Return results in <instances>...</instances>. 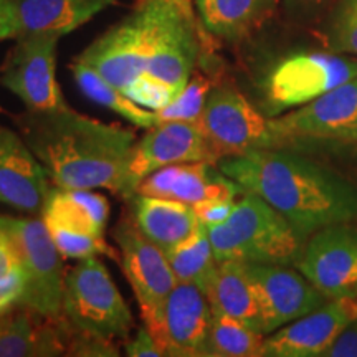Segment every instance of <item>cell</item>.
I'll list each match as a JSON object with an SVG mask.
<instances>
[{"label": "cell", "mask_w": 357, "mask_h": 357, "mask_svg": "<svg viewBox=\"0 0 357 357\" xmlns=\"http://www.w3.org/2000/svg\"><path fill=\"white\" fill-rule=\"evenodd\" d=\"M217 166L287 217L303 238L336 223H357V187L288 147L222 158Z\"/></svg>", "instance_id": "6da1fadb"}, {"label": "cell", "mask_w": 357, "mask_h": 357, "mask_svg": "<svg viewBox=\"0 0 357 357\" xmlns=\"http://www.w3.org/2000/svg\"><path fill=\"white\" fill-rule=\"evenodd\" d=\"M52 184L63 189H106L124 194L126 164L136 134L68 108L13 116Z\"/></svg>", "instance_id": "7a4b0ae2"}, {"label": "cell", "mask_w": 357, "mask_h": 357, "mask_svg": "<svg viewBox=\"0 0 357 357\" xmlns=\"http://www.w3.org/2000/svg\"><path fill=\"white\" fill-rule=\"evenodd\" d=\"M207 227L217 261L238 260L293 266L305 240L287 217L261 197L245 190L225 222Z\"/></svg>", "instance_id": "3957f363"}, {"label": "cell", "mask_w": 357, "mask_h": 357, "mask_svg": "<svg viewBox=\"0 0 357 357\" xmlns=\"http://www.w3.org/2000/svg\"><path fill=\"white\" fill-rule=\"evenodd\" d=\"M61 314L75 331L123 341L131 336L132 312L98 257L78 260L66 273Z\"/></svg>", "instance_id": "277c9868"}, {"label": "cell", "mask_w": 357, "mask_h": 357, "mask_svg": "<svg viewBox=\"0 0 357 357\" xmlns=\"http://www.w3.org/2000/svg\"><path fill=\"white\" fill-rule=\"evenodd\" d=\"M162 6L164 0H134L128 15L84 48L77 60L124 91L146 73Z\"/></svg>", "instance_id": "5b68a950"}, {"label": "cell", "mask_w": 357, "mask_h": 357, "mask_svg": "<svg viewBox=\"0 0 357 357\" xmlns=\"http://www.w3.org/2000/svg\"><path fill=\"white\" fill-rule=\"evenodd\" d=\"M0 229L6 231L15 248L24 271L22 305L47 316L61 314L65 289L63 255L58 252L42 218H19L0 213Z\"/></svg>", "instance_id": "8992f818"}, {"label": "cell", "mask_w": 357, "mask_h": 357, "mask_svg": "<svg viewBox=\"0 0 357 357\" xmlns=\"http://www.w3.org/2000/svg\"><path fill=\"white\" fill-rule=\"evenodd\" d=\"M357 78V58L334 52H300L280 60L265 79L270 118L300 108Z\"/></svg>", "instance_id": "52a82bcc"}, {"label": "cell", "mask_w": 357, "mask_h": 357, "mask_svg": "<svg viewBox=\"0 0 357 357\" xmlns=\"http://www.w3.org/2000/svg\"><path fill=\"white\" fill-rule=\"evenodd\" d=\"M197 126L211 142L218 160L252 151L284 147L271 118H266L229 83L213 84Z\"/></svg>", "instance_id": "ba28073f"}, {"label": "cell", "mask_w": 357, "mask_h": 357, "mask_svg": "<svg viewBox=\"0 0 357 357\" xmlns=\"http://www.w3.org/2000/svg\"><path fill=\"white\" fill-rule=\"evenodd\" d=\"M113 238L119 252V265L139 306L142 323L155 334L167 296L177 284L166 252L137 229L131 215L121 217L116 223Z\"/></svg>", "instance_id": "9c48e42d"}, {"label": "cell", "mask_w": 357, "mask_h": 357, "mask_svg": "<svg viewBox=\"0 0 357 357\" xmlns=\"http://www.w3.org/2000/svg\"><path fill=\"white\" fill-rule=\"evenodd\" d=\"M50 33L22 35L0 68V84L24 102L26 111L42 113L68 108L56 82V45Z\"/></svg>", "instance_id": "30bf717a"}, {"label": "cell", "mask_w": 357, "mask_h": 357, "mask_svg": "<svg viewBox=\"0 0 357 357\" xmlns=\"http://www.w3.org/2000/svg\"><path fill=\"white\" fill-rule=\"evenodd\" d=\"M284 147L303 141H357V78L291 113L271 118Z\"/></svg>", "instance_id": "8fae6325"}, {"label": "cell", "mask_w": 357, "mask_h": 357, "mask_svg": "<svg viewBox=\"0 0 357 357\" xmlns=\"http://www.w3.org/2000/svg\"><path fill=\"white\" fill-rule=\"evenodd\" d=\"M199 160L218 162L211 142L197 124L160 121L146 129L144 136L134 142L126 164L123 197L129 199L134 195V190L142 178L158 169Z\"/></svg>", "instance_id": "7c38bea8"}, {"label": "cell", "mask_w": 357, "mask_h": 357, "mask_svg": "<svg viewBox=\"0 0 357 357\" xmlns=\"http://www.w3.org/2000/svg\"><path fill=\"white\" fill-rule=\"evenodd\" d=\"M296 268L328 300L357 298V223H336L312 234Z\"/></svg>", "instance_id": "4fadbf2b"}, {"label": "cell", "mask_w": 357, "mask_h": 357, "mask_svg": "<svg viewBox=\"0 0 357 357\" xmlns=\"http://www.w3.org/2000/svg\"><path fill=\"white\" fill-rule=\"evenodd\" d=\"M247 268L255 287L265 336L329 301L300 270L265 263H247Z\"/></svg>", "instance_id": "5bb4252c"}, {"label": "cell", "mask_w": 357, "mask_h": 357, "mask_svg": "<svg viewBox=\"0 0 357 357\" xmlns=\"http://www.w3.org/2000/svg\"><path fill=\"white\" fill-rule=\"evenodd\" d=\"M354 321L357 298L329 300L316 311L268 334L263 342V357L326 356Z\"/></svg>", "instance_id": "9a60e30c"}, {"label": "cell", "mask_w": 357, "mask_h": 357, "mask_svg": "<svg viewBox=\"0 0 357 357\" xmlns=\"http://www.w3.org/2000/svg\"><path fill=\"white\" fill-rule=\"evenodd\" d=\"M212 316L204 289L194 283L177 281L164 305L154 337L167 357H204Z\"/></svg>", "instance_id": "2e32d148"}, {"label": "cell", "mask_w": 357, "mask_h": 357, "mask_svg": "<svg viewBox=\"0 0 357 357\" xmlns=\"http://www.w3.org/2000/svg\"><path fill=\"white\" fill-rule=\"evenodd\" d=\"M243 189L207 160L174 164L142 178L134 194L171 199L190 207L215 199H238Z\"/></svg>", "instance_id": "e0dca14e"}, {"label": "cell", "mask_w": 357, "mask_h": 357, "mask_svg": "<svg viewBox=\"0 0 357 357\" xmlns=\"http://www.w3.org/2000/svg\"><path fill=\"white\" fill-rule=\"evenodd\" d=\"M52 181L20 132L0 126V204L42 212Z\"/></svg>", "instance_id": "ac0fdd59"}, {"label": "cell", "mask_w": 357, "mask_h": 357, "mask_svg": "<svg viewBox=\"0 0 357 357\" xmlns=\"http://www.w3.org/2000/svg\"><path fill=\"white\" fill-rule=\"evenodd\" d=\"M73 333L63 316H47L15 303L0 314V357L65 356Z\"/></svg>", "instance_id": "d6986e66"}, {"label": "cell", "mask_w": 357, "mask_h": 357, "mask_svg": "<svg viewBox=\"0 0 357 357\" xmlns=\"http://www.w3.org/2000/svg\"><path fill=\"white\" fill-rule=\"evenodd\" d=\"M22 35L63 37L119 0H10Z\"/></svg>", "instance_id": "ffe728a7"}, {"label": "cell", "mask_w": 357, "mask_h": 357, "mask_svg": "<svg viewBox=\"0 0 357 357\" xmlns=\"http://www.w3.org/2000/svg\"><path fill=\"white\" fill-rule=\"evenodd\" d=\"M128 200L137 229L164 252L189 238L200 225L194 208L177 200L141 194H134Z\"/></svg>", "instance_id": "44dd1931"}, {"label": "cell", "mask_w": 357, "mask_h": 357, "mask_svg": "<svg viewBox=\"0 0 357 357\" xmlns=\"http://www.w3.org/2000/svg\"><path fill=\"white\" fill-rule=\"evenodd\" d=\"M108 218V199L91 189H63L52 184L42 207L43 223L82 231L101 240H106Z\"/></svg>", "instance_id": "7402d4cb"}, {"label": "cell", "mask_w": 357, "mask_h": 357, "mask_svg": "<svg viewBox=\"0 0 357 357\" xmlns=\"http://www.w3.org/2000/svg\"><path fill=\"white\" fill-rule=\"evenodd\" d=\"M204 293L213 312L231 316L261 333L257 293L247 263L238 260L218 261Z\"/></svg>", "instance_id": "603a6c76"}, {"label": "cell", "mask_w": 357, "mask_h": 357, "mask_svg": "<svg viewBox=\"0 0 357 357\" xmlns=\"http://www.w3.org/2000/svg\"><path fill=\"white\" fill-rule=\"evenodd\" d=\"M195 8L213 38L236 43L261 29L275 13L276 0H195Z\"/></svg>", "instance_id": "cb8c5ba5"}, {"label": "cell", "mask_w": 357, "mask_h": 357, "mask_svg": "<svg viewBox=\"0 0 357 357\" xmlns=\"http://www.w3.org/2000/svg\"><path fill=\"white\" fill-rule=\"evenodd\" d=\"M71 71H73L78 88L82 89L84 96H88L98 105L105 106V108L114 111L116 114H119L134 126L149 129L159 123V116L155 111L146 109L137 102H134L131 98L124 95V91L113 86L108 79L102 78L91 66L75 60V63L71 65Z\"/></svg>", "instance_id": "d4e9b609"}, {"label": "cell", "mask_w": 357, "mask_h": 357, "mask_svg": "<svg viewBox=\"0 0 357 357\" xmlns=\"http://www.w3.org/2000/svg\"><path fill=\"white\" fill-rule=\"evenodd\" d=\"M265 337L242 321L213 312L204 357H263Z\"/></svg>", "instance_id": "484cf974"}, {"label": "cell", "mask_w": 357, "mask_h": 357, "mask_svg": "<svg viewBox=\"0 0 357 357\" xmlns=\"http://www.w3.org/2000/svg\"><path fill=\"white\" fill-rule=\"evenodd\" d=\"M166 255L178 283H194L202 289H205L218 263L207 227L202 222L189 238L169 250Z\"/></svg>", "instance_id": "4316f807"}, {"label": "cell", "mask_w": 357, "mask_h": 357, "mask_svg": "<svg viewBox=\"0 0 357 357\" xmlns=\"http://www.w3.org/2000/svg\"><path fill=\"white\" fill-rule=\"evenodd\" d=\"M217 66H200L192 73L189 82L177 93L166 108L155 111L160 121H184L197 124L204 113L208 93L218 79L213 73Z\"/></svg>", "instance_id": "83f0119b"}, {"label": "cell", "mask_w": 357, "mask_h": 357, "mask_svg": "<svg viewBox=\"0 0 357 357\" xmlns=\"http://www.w3.org/2000/svg\"><path fill=\"white\" fill-rule=\"evenodd\" d=\"M323 37L329 52L357 58V0H333Z\"/></svg>", "instance_id": "f1b7e54d"}, {"label": "cell", "mask_w": 357, "mask_h": 357, "mask_svg": "<svg viewBox=\"0 0 357 357\" xmlns=\"http://www.w3.org/2000/svg\"><path fill=\"white\" fill-rule=\"evenodd\" d=\"M24 271H22L15 248L6 231L0 229V303L15 305L24 293Z\"/></svg>", "instance_id": "f546056e"}, {"label": "cell", "mask_w": 357, "mask_h": 357, "mask_svg": "<svg viewBox=\"0 0 357 357\" xmlns=\"http://www.w3.org/2000/svg\"><path fill=\"white\" fill-rule=\"evenodd\" d=\"M124 95L131 98L134 102H137L142 108L159 111L166 108L169 102L176 98L177 91L169 86V84L144 73L124 89Z\"/></svg>", "instance_id": "4dcf8cb0"}, {"label": "cell", "mask_w": 357, "mask_h": 357, "mask_svg": "<svg viewBox=\"0 0 357 357\" xmlns=\"http://www.w3.org/2000/svg\"><path fill=\"white\" fill-rule=\"evenodd\" d=\"M119 354L121 352H119V346L116 344L114 339L84 331H75V329L71 333L65 352V356L75 357H118Z\"/></svg>", "instance_id": "1f68e13d"}, {"label": "cell", "mask_w": 357, "mask_h": 357, "mask_svg": "<svg viewBox=\"0 0 357 357\" xmlns=\"http://www.w3.org/2000/svg\"><path fill=\"white\" fill-rule=\"evenodd\" d=\"M124 354L129 357H166V351L146 324L137 329L132 337H128L124 344Z\"/></svg>", "instance_id": "d6a6232c"}, {"label": "cell", "mask_w": 357, "mask_h": 357, "mask_svg": "<svg viewBox=\"0 0 357 357\" xmlns=\"http://www.w3.org/2000/svg\"><path fill=\"white\" fill-rule=\"evenodd\" d=\"M236 199H215L194 205V213L204 225H217L225 222L234 211Z\"/></svg>", "instance_id": "836d02e7"}, {"label": "cell", "mask_w": 357, "mask_h": 357, "mask_svg": "<svg viewBox=\"0 0 357 357\" xmlns=\"http://www.w3.org/2000/svg\"><path fill=\"white\" fill-rule=\"evenodd\" d=\"M281 2L293 20L310 22L324 10L329 0H281Z\"/></svg>", "instance_id": "e575fe53"}, {"label": "cell", "mask_w": 357, "mask_h": 357, "mask_svg": "<svg viewBox=\"0 0 357 357\" xmlns=\"http://www.w3.org/2000/svg\"><path fill=\"white\" fill-rule=\"evenodd\" d=\"M326 357H357V321L341 334Z\"/></svg>", "instance_id": "d590c367"}, {"label": "cell", "mask_w": 357, "mask_h": 357, "mask_svg": "<svg viewBox=\"0 0 357 357\" xmlns=\"http://www.w3.org/2000/svg\"><path fill=\"white\" fill-rule=\"evenodd\" d=\"M19 38V22L10 0H0V40Z\"/></svg>", "instance_id": "8d00e7d4"}, {"label": "cell", "mask_w": 357, "mask_h": 357, "mask_svg": "<svg viewBox=\"0 0 357 357\" xmlns=\"http://www.w3.org/2000/svg\"><path fill=\"white\" fill-rule=\"evenodd\" d=\"M13 305H7V303H0V314H3V312H6L8 307H12Z\"/></svg>", "instance_id": "74e56055"}, {"label": "cell", "mask_w": 357, "mask_h": 357, "mask_svg": "<svg viewBox=\"0 0 357 357\" xmlns=\"http://www.w3.org/2000/svg\"><path fill=\"white\" fill-rule=\"evenodd\" d=\"M0 113H6V111H3V108H2V106H0Z\"/></svg>", "instance_id": "f35d334b"}]
</instances>
